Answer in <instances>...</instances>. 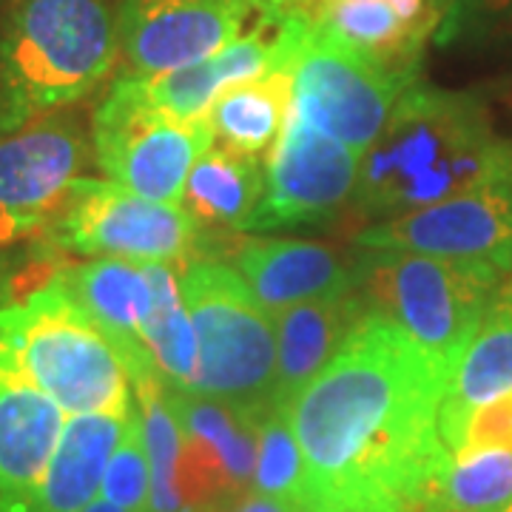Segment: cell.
I'll return each instance as SVG.
<instances>
[{"label":"cell","instance_id":"obj_34","mask_svg":"<svg viewBox=\"0 0 512 512\" xmlns=\"http://www.w3.org/2000/svg\"><path fill=\"white\" fill-rule=\"evenodd\" d=\"M510 512H512V510H510Z\"/></svg>","mask_w":512,"mask_h":512},{"label":"cell","instance_id":"obj_2","mask_svg":"<svg viewBox=\"0 0 512 512\" xmlns=\"http://www.w3.org/2000/svg\"><path fill=\"white\" fill-rule=\"evenodd\" d=\"M512 174V143L470 94L416 80L359 160L356 202L370 217H402Z\"/></svg>","mask_w":512,"mask_h":512},{"label":"cell","instance_id":"obj_17","mask_svg":"<svg viewBox=\"0 0 512 512\" xmlns=\"http://www.w3.org/2000/svg\"><path fill=\"white\" fill-rule=\"evenodd\" d=\"M57 279L77 299V305L92 316L94 325L109 336L126 365L128 379L154 370L146 348L151 282L143 262L100 256L57 274Z\"/></svg>","mask_w":512,"mask_h":512},{"label":"cell","instance_id":"obj_28","mask_svg":"<svg viewBox=\"0 0 512 512\" xmlns=\"http://www.w3.org/2000/svg\"><path fill=\"white\" fill-rule=\"evenodd\" d=\"M100 495L111 501L114 507L126 512H148L151 501V464H148L146 439H143V427H140V413L137 404H131L126 430L117 441L109 464H106V476Z\"/></svg>","mask_w":512,"mask_h":512},{"label":"cell","instance_id":"obj_24","mask_svg":"<svg viewBox=\"0 0 512 512\" xmlns=\"http://www.w3.org/2000/svg\"><path fill=\"white\" fill-rule=\"evenodd\" d=\"M151 282V311L146 322V348L160 382L171 390H197L200 348L194 322L183 299L180 276L165 262H143Z\"/></svg>","mask_w":512,"mask_h":512},{"label":"cell","instance_id":"obj_23","mask_svg":"<svg viewBox=\"0 0 512 512\" xmlns=\"http://www.w3.org/2000/svg\"><path fill=\"white\" fill-rule=\"evenodd\" d=\"M265 194L262 160L214 146L194 163L183 191V208L208 228L248 231Z\"/></svg>","mask_w":512,"mask_h":512},{"label":"cell","instance_id":"obj_16","mask_svg":"<svg viewBox=\"0 0 512 512\" xmlns=\"http://www.w3.org/2000/svg\"><path fill=\"white\" fill-rule=\"evenodd\" d=\"M63 427L60 404L0 370V512H32Z\"/></svg>","mask_w":512,"mask_h":512},{"label":"cell","instance_id":"obj_13","mask_svg":"<svg viewBox=\"0 0 512 512\" xmlns=\"http://www.w3.org/2000/svg\"><path fill=\"white\" fill-rule=\"evenodd\" d=\"M86 163L72 120L43 117L0 134V248L52 225Z\"/></svg>","mask_w":512,"mask_h":512},{"label":"cell","instance_id":"obj_11","mask_svg":"<svg viewBox=\"0 0 512 512\" xmlns=\"http://www.w3.org/2000/svg\"><path fill=\"white\" fill-rule=\"evenodd\" d=\"M288 0H120L117 40L126 72H174L217 55L254 20Z\"/></svg>","mask_w":512,"mask_h":512},{"label":"cell","instance_id":"obj_18","mask_svg":"<svg viewBox=\"0 0 512 512\" xmlns=\"http://www.w3.org/2000/svg\"><path fill=\"white\" fill-rule=\"evenodd\" d=\"M512 390V274L498 282L476 333L461 353L441 399L439 436L444 450L456 441L464 419Z\"/></svg>","mask_w":512,"mask_h":512},{"label":"cell","instance_id":"obj_15","mask_svg":"<svg viewBox=\"0 0 512 512\" xmlns=\"http://www.w3.org/2000/svg\"><path fill=\"white\" fill-rule=\"evenodd\" d=\"M237 274L265 311L356 291V259L305 239H251L237 251Z\"/></svg>","mask_w":512,"mask_h":512},{"label":"cell","instance_id":"obj_27","mask_svg":"<svg viewBox=\"0 0 512 512\" xmlns=\"http://www.w3.org/2000/svg\"><path fill=\"white\" fill-rule=\"evenodd\" d=\"M251 490L282 498H305L308 501V476L302 447L293 433L288 407H271L259 424L256 444V467Z\"/></svg>","mask_w":512,"mask_h":512},{"label":"cell","instance_id":"obj_1","mask_svg":"<svg viewBox=\"0 0 512 512\" xmlns=\"http://www.w3.org/2000/svg\"><path fill=\"white\" fill-rule=\"evenodd\" d=\"M447 376L379 313L288 404L311 507H416L447 461Z\"/></svg>","mask_w":512,"mask_h":512},{"label":"cell","instance_id":"obj_29","mask_svg":"<svg viewBox=\"0 0 512 512\" xmlns=\"http://www.w3.org/2000/svg\"><path fill=\"white\" fill-rule=\"evenodd\" d=\"M512 35V0H458L441 26V43L458 37L501 40Z\"/></svg>","mask_w":512,"mask_h":512},{"label":"cell","instance_id":"obj_21","mask_svg":"<svg viewBox=\"0 0 512 512\" xmlns=\"http://www.w3.org/2000/svg\"><path fill=\"white\" fill-rule=\"evenodd\" d=\"M291 109L293 77L288 55V60L271 72L225 86L205 111V123L214 134V143L220 140L222 148L254 160H268Z\"/></svg>","mask_w":512,"mask_h":512},{"label":"cell","instance_id":"obj_26","mask_svg":"<svg viewBox=\"0 0 512 512\" xmlns=\"http://www.w3.org/2000/svg\"><path fill=\"white\" fill-rule=\"evenodd\" d=\"M137 396V413L146 439L151 464V501L148 512H188L185 510L180 467H183L185 436L177 416L165 402V387L157 370H148L131 379Z\"/></svg>","mask_w":512,"mask_h":512},{"label":"cell","instance_id":"obj_7","mask_svg":"<svg viewBox=\"0 0 512 512\" xmlns=\"http://www.w3.org/2000/svg\"><path fill=\"white\" fill-rule=\"evenodd\" d=\"M92 143L111 183L154 202L183 205L185 180L214 146L202 120H177L148 100L143 80L123 72L94 114Z\"/></svg>","mask_w":512,"mask_h":512},{"label":"cell","instance_id":"obj_22","mask_svg":"<svg viewBox=\"0 0 512 512\" xmlns=\"http://www.w3.org/2000/svg\"><path fill=\"white\" fill-rule=\"evenodd\" d=\"M165 402L180 421L185 439L197 441L220 461L234 493H248L254 481L259 424L265 416L194 390L165 387Z\"/></svg>","mask_w":512,"mask_h":512},{"label":"cell","instance_id":"obj_3","mask_svg":"<svg viewBox=\"0 0 512 512\" xmlns=\"http://www.w3.org/2000/svg\"><path fill=\"white\" fill-rule=\"evenodd\" d=\"M117 49L106 0H15L0 37V134L94 92Z\"/></svg>","mask_w":512,"mask_h":512},{"label":"cell","instance_id":"obj_9","mask_svg":"<svg viewBox=\"0 0 512 512\" xmlns=\"http://www.w3.org/2000/svg\"><path fill=\"white\" fill-rule=\"evenodd\" d=\"M52 239L83 256L131 262H188L197 251V222L183 205L154 202L111 180L77 177L52 220Z\"/></svg>","mask_w":512,"mask_h":512},{"label":"cell","instance_id":"obj_4","mask_svg":"<svg viewBox=\"0 0 512 512\" xmlns=\"http://www.w3.org/2000/svg\"><path fill=\"white\" fill-rule=\"evenodd\" d=\"M0 370L35 384L66 416H126L134 404L120 353L57 276L0 305Z\"/></svg>","mask_w":512,"mask_h":512},{"label":"cell","instance_id":"obj_19","mask_svg":"<svg viewBox=\"0 0 512 512\" xmlns=\"http://www.w3.org/2000/svg\"><path fill=\"white\" fill-rule=\"evenodd\" d=\"M365 302L359 291L345 296H328L302 302L274 313L276 328V376L274 407H288L293 396L328 365L365 316Z\"/></svg>","mask_w":512,"mask_h":512},{"label":"cell","instance_id":"obj_12","mask_svg":"<svg viewBox=\"0 0 512 512\" xmlns=\"http://www.w3.org/2000/svg\"><path fill=\"white\" fill-rule=\"evenodd\" d=\"M359 154L291 109L265 160V194L248 231L288 228L336 214L356 194Z\"/></svg>","mask_w":512,"mask_h":512},{"label":"cell","instance_id":"obj_5","mask_svg":"<svg viewBox=\"0 0 512 512\" xmlns=\"http://www.w3.org/2000/svg\"><path fill=\"white\" fill-rule=\"evenodd\" d=\"M370 251L356 259V291L365 308L402 330L450 384L501 279L439 256Z\"/></svg>","mask_w":512,"mask_h":512},{"label":"cell","instance_id":"obj_14","mask_svg":"<svg viewBox=\"0 0 512 512\" xmlns=\"http://www.w3.org/2000/svg\"><path fill=\"white\" fill-rule=\"evenodd\" d=\"M293 9L390 72L413 74L436 0H293Z\"/></svg>","mask_w":512,"mask_h":512},{"label":"cell","instance_id":"obj_33","mask_svg":"<svg viewBox=\"0 0 512 512\" xmlns=\"http://www.w3.org/2000/svg\"><path fill=\"white\" fill-rule=\"evenodd\" d=\"M83 512H126V510L114 507V504H111V501H106L103 495H97V498H94L92 504H89V507H86Z\"/></svg>","mask_w":512,"mask_h":512},{"label":"cell","instance_id":"obj_8","mask_svg":"<svg viewBox=\"0 0 512 512\" xmlns=\"http://www.w3.org/2000/svg\"><path fill=\"white\" fill-rule=\"evenodd\" d=\"M293 111L313 128L353 148L376 143L413 74L390 72L302 18L291 49Z\"/></svg>","mask_w":512,"mask_h":512},{"label":"cell","instance_id":"obj_30","mask_svg":"<svg viewBox=\"0 0 512 512\" xmlns=\"http://www.w3.org/2000/svg\"><path fill=\"white\" fill-rule=\"evenodd\" d=\"M484 447H510L512 450V390L476 407L464 419L447 456L461 453V450H484Z\"/></svg>","mask_w":512,"mask_h":512},{"label":"cell","instance_id":"obj_32","mask_svg":"<svg viewBox=\"0 0 512 512\" xmlns=\"http://www.w3.org/2000/svg\"><path fill=\"white\" fill-rule=\"evenodd\" d=\"M311 512H419L416 507H402V504H396V507H322V504H316L311 507Z\"/></svg>","mask_w":512,"mask_h":512},{"label":"cell","instance_id":"obj_20","mask_svg":"<svg viewBox=\"0 0 512 512\" xmlns=\"http://www.w3.org/2000/svg\"><path fill=\"white\" fill-rule=\"evenodd\" d=\"M128 413L69 416L32 512H83L92 504L103 487L111 453L126 430Z\"/></svg>","mask_w":512,"mask_h":512},{"label":"cell","instance_id":"obj_25","mask_svg":"<svg viewBox=\"0 0 512 512\" xmlns=\"http://www.w3.org/2000/svg\"><path fill=\"white\" fill-rule=\"evenodd\" d=\"M512 450L484 447L447 456L421 498L419 512H510Z\"/></svg>","mask_w":512,"mask_h":512},{"label":"cell","instance_id":"obj_6","mask_svg":"<svg viewBox=\"0 0 512 512\" xmlns=\"http://www.w3.org/2000/svg\"><path fill=\"white\" fill-rule=\"evenodd\" d=\"M200 348L197 390L265 416L274 404L276 328L242 276L220 262H188L180 279Z\"/></svg>","mask_w":512,"mask_h":512},{"label":"cell","instance_id":"obj_31","mask_svg":"<svg viewBox=\"0 0 512 512\" xmlns=\"http://www.w3.org/2000/svg\"><path fill=\"white\" fill-rule=\"evenodd\" d=\"M222 512H311V501L305 498H282V495H265L248 490L231 504H225Z\"/></svg>","mask_w":512,"mask_h":512},{"label":"cell","instance_id":"obj_10","mask_svg":"<svg viewBox=\"0 0 512 512\" xmlns=\"http://www.w3.org/2000/svg\"><path fill=\"white\" fill-rule=\"evenodd\" d=\"M362 248L439 256L487 274H512V174L453 200L376 222L359 234Z\"/></svg>","mask_w":512,"mask_h":512}]
</instances>
